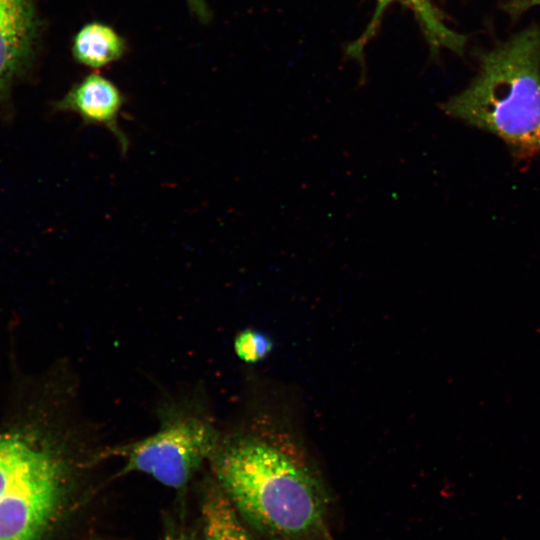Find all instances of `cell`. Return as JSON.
Segmentation results:
<instances>
[{"mask_svg":"<svg viewBox=\"0 0 540 540\" xmlns=\"http://www.w3.org/2000/svg\"><path fill=\"white\" fill-rule=\"evenodd\" d=\"M214 479L245 521L271 540H310L325 532L328 497L299 447L271 430L220 439Z\"/></svg>","mask_w":540,"mask_h":540,"instance_id":"6da1fadb","label":"cell"},{"mask_svg":"<svg viewBox=\"0 0 540 540\" xmlns=\"http://www.w3.org/2000/svg\"><path fill=\"white\" fill-rule=\"evenodd\" d=\"M443 112L499 137L518 161L540 155V28L530 26L481 56L477 76Z\"/></svg>","mask_w":540,"mask_h":540,"instance_id":"7a4b0ae2","label":"cell"},{"mask_svg":"<svg viewBox=\"0 0 540 540\" xmlns=\"http://www.w3.org/2000/svg\"><path fill=\"white\" fill-rule=\"evenodd\" d=\"M38 429L0 434V540H38L66 492L70 462Z\"/></svg>","mask_w":540,"mask_h":540,"instance_id":"3957f363","label":"cell"},{"mask_svg":"<svg viewBox=\"0 0 540 540\" xmlns=\"http://www.w3.org/2000/svg\"><path fill=\"white\" fill-rule=\"evenodd\" d=\"M220 433L206 417L189 413L166 416L160 428L140 440L103 449L94 454V463L121 457V474L138 472L162 485L182 490L205 461H210Z\"/></svg>","mask_w":540,"mask_h":540,"instance_id":"277c9868","label":"cell"},{"mask_svg":"<svg viewBox=\"0 0 540 540\" xmlns=\"http://www.w3.org/2000/svg\"><path fill=\"white\" fill-rule=\"evenodd\" d=\"M36 33L33 0H0V109L32 57Z\"/></svg>","mask_w":540,"mask_h":540,"instance_id":"5b68a950","label":"cell"},{"mask_svg":"<svg viewBox=\"0 0 540 540\" xmlns=\"http://www.w3.org/2000/svg\"><path fill=\"white\" fill-rule=\"evenodd\" d=\"M124 104V95L112 81L92 73L76 83L62 99L54 103V107L58 111L77 114L85 125L105 127L125 154L129 139L119 124Z\"/></svg>","mask_w":540,"mask_h":540,"instance_id":"8992f818","label":"cell"},{"mask_svg":"<svg viewBox=\"0 0 540 540\" xmlns=\"http://www.w3.org/2000/svg\"><path fill=\"white\" fill-rule=\"evenodd\" d=\"M393 2H399L411 10L426 38L432 55H436L443 48L457 54H463L466 36L456 33L445 24L443 14L433 5L431 0H375V10L366 29L346 49L349 57L362 62L366 45L377 33L386 8Z\"/></svg>","mask_w":540,"mask_h":540,"instance_id":"52a82bcc","label":"cell"},{"mask_svg":"<svg viewBox=\"0 0 540 540\" xmlns=\"http://www.w3.org/2000/svg\"><path fill=\"white\" fill-rule=\"evenodd\" d=\"M203 540H254L245 521L215 479L201 501Z\"/></svg>","mask_w":540,"mask_h":540,"instance_id":"ba28073f","label":"cell"},{"mask_svg":"<svg viewBox=\"0 0 540 540\" xmlns=\"http://www.w3.org/2000/svg\"><path fill=\"white\" fill-rule=\"evenodd\" d=\"M125 40L109 25L90 22L75 35L72 51L75 59L99 69L119 60L125 53Z\"/></svg>","mask_w":540,"mask_h":540,"instance_id":"9c48e42d","label":"cell"},{"mask_svg":"<svg viewBox=\"0 0 540 540\" xmlns=\"http://www.w3.org/2000/svg\"><path fill=\"white\" fill-rule=\"evenodd\" d=\"M273 342L266 334L246 329L240 332L234 341L236 355L247 363L263 360L272 351Z\"/></svg>","mask_w":540,"mask_h":540,"instance_id":"30bf717a","label":"cell"},{"mask_svg":"<svg viewBox=\"0 0 540 540\" xmlns=\"http://www.w3.org/2000/svg\"><path fill=\"white\" fill-rule=\"evenodd\" d=\"M165 540H201L197 534L183 524L174 521L166 527Z\"/></svg>","mask_w":540,"mask_h":540,"instance_id":"8fae6325","label":"cell"},{"mask_svg":"<svg viewBox=\"0 0 540 540\" xmlns=\"http://www.w3.org/2000/svg\"><path fill=\"white\" fill-rule=\"evenodd\" d=\"M536 5H540V0H510L504 8L511 16L517 17Z\"/></svg>","mask_w":540,"mask_h":540,"instance_id":"7c38bea8","label":"cell"},{"mask_svg":"<svg viewBox=\"0 0 540 540\" xmlns=\"http://www.w3.org/2000/svg\"><path fill=\"white\" fill-rule=\"evenodd\" d=\"M192 4L196 7L197 12H203L205 8H203L202 0H190Z\"/></svg>","mask_w":540,"mask_h":540,"instance_id":"4fadbf2b","label":"cell"},{"mask_svg":"<svg viewBox=\"0 0 540 540\" xmlns=\"http://www.w3.org/2000/svg\"><path fill=\"white\" fill-rule=\"evenodd\" d=\"M327 540H331L330 538H327Z\"/></svg>","mask_w":540,"mask_h":540,"instance_id":"5bb4252c","label":"cell"}]
</instances>
